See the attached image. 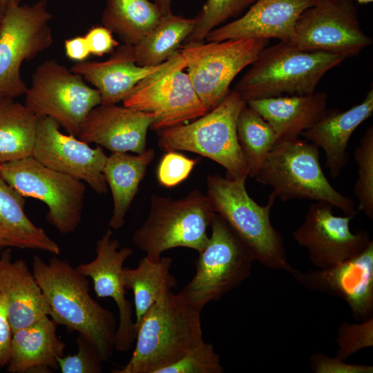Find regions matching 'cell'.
<instances>
[{
  "mask_svg": "<svg viewBox=\"0 0 373 373\" xmlns=\"http://www.w3.org/2000/svg\"><path fill=\"white\" fill-rule=\"evenodd\" d=\"M32 271L58 325L92 341L104 362L115 349L116 318L90 294L89 280L68 261L52 256L48 262L34 256Z\"/></svg>",
  "mask_w": 373,
  "mask_h": 373,
  "instance_id": "6da1fadb",
  "label": "cell"
},
{
  "mask_svg": "<svg viewBox=\"0 0 373 373\" xmlns=\"http://www.w3.org/2000/svg\"><path fill=\"white\" fill-rule=\"evenodd\" d=\"M202 310L180 293L162 296L135 327V345L128 363L113 373H157L204 341Z\"/></svg>",
  "mask_w": 373,
  "mask_h": 373,
  "instance_id": "7a4b0ae2",
  "label": "cell"
},
{
  "mask_svg": "<svg viewBox=\"0 0 373 373\" xmlns=\"http://www.w3.org/2000/svg\"><path fill=\"white\" fill-rule=\"evenodd\" d=\"M245 179L219 174L207 176V195L216 213L221 216L252 252L255 261L265 267L296 270L289 262L283 237L272 225L270 213L276 196L271 192L262 206L249 195Z\"/></svg>",
  "mask_w": 373,
  "mask_h": 373,
  "instance_id": "3957f363",
  "label": "cell"
},
{
  "mask_svg": "<svg viewBox=\"0 0 373 373\" xmlns=\"http://www.w3.org/2000/svg\"><path fill=\"white\" fill-rule=\"evenodd\" d=\"M272 189L283 202L310 200L326 202L344 215L358 213L354 201L329 183L319 160V148L298 137L278 140L267 155L255 178Z\"/></svg>",
  "mask_w": 373,
  "mask_h": 373,
  "instance_id": "277c9868",
  "label": "cell"
},
{
  "mask_svg": "<svg viewBox=\"0 0 373 373\" xmlns=\"http://www.w3.org/2000/svg\"><path fill=\"white\" fill-rule=\"evenodd\" d=\"M346 58L280 41L265 47L234 88L246 100L315 92L323 76Z\"/></svg>",
  "mask_w": 373,
  "mask_h": 373,
  "instance_id": "5b68a950",
  "label": "cell"
},
{
  "mask_svg": "<svg viewBox=\"0 0 373 373\" xmlns=\"http://www.w3.org/2000/svg\"><path fill=\"white\" fill-rule=\"evenodd\" d=\"M246 100L236 90L204 115L160 130L158 146L164 151H184L206 157L227 170V176L247 179L248 166L237 136V120Z\"/></svg>",
  "mask_w": 373,
  "mask_h": 373,
  "instance_id": "8992f818",
  "label": "cell"
},
{
  "mask_svg": "<svg viewBox=\"0 0 373 373\" xmlns=\"http://www.w3.org/2000/svg\"><path fill=\"white\" fill-rule=\"evenodd\" d=\"M215 213L207 195L198 190L176 200L153 194L148 217L133 236V244L155 261L177 247L199 253L209 240L207 228Z\"/></svg>",
  "mask_w": 373,
  "mask_h": 373,
  "instance_id": "52a82bcc",
  "label": "cell"
},
{
  "mask_svg": "<svg viewBox=\"0 0 373 373\" xmlns=\"http://www.w3.org/2000/svg\"><path fill=\"white\" fill-rule=\"evenodd\" d=\"M210 227L211 236L195 262V274L179 292L202 311L247 280L255 261L249 247L221 216L215 213Z\"/></svg>",
  "mask_w": 373,
  "mask_h": 373,
  "instance_id": "ba28073f",
  "label": "cell"
},
{
  "mask_svg": "<svg viewBox=\"0 0 373 373\" xmlns=\"http://www.w3.org/2000/svg\"><path fill=\"white\" fill-rule=\"evenodd\" d=\"M0 173L25 198L45 204L47 222L60 233L68 234L77 229L86 195L83 181L52 169L32 155L0 163Z\"/></svg>",
  "mask_w": 373,
  "mask_h": 373,
  "instance_id": "9c48e42d",
  "label": "cell"
},
{
  "mask_svg": "<svg viewBox=\"0 0 373 373\" xmlns=\"http://www.w3.org/2000/svg\"><path fill=\"white\" fill-rule=\"evenodd\" d=\"M51 19L47 0L6 8L0 28V99L25 95L21 66L52 45Z\"/></svg>",
  "mask_w": 373,
  "mask_h": 373,
  "instance_id": "30bf717a",
  "label": "cell"
},
{
  "mask_svg": "<svg viewBox=\"0 0 373 373\" xmlns=\"http://www.w3.org/2000/svg\"><path fill=\"white\" fill-rule=\"evenodd\" d=\"M178 50L160 70L141 80L123 100L124 106L154 117L151 129L160 130L193 121L207 112L184 70Z\"/></svg>",
  "mask_w": 373,
  "mask_h": 373,
  "instance_id": "8fae6325",
  "label": "cell"
},
{
  "mask_svg": "<svg viewBox=\"0 0 373 373\" xmlns=\"http://www.w3.org/2000/svg\"><path fill=\"white\" fill-rule=\"evenodd\" d=\"M268 43V39H239L191 42L180 46L185 69L208 111L224 99L234 78L255 61Z\"/></svg>",
  "mask_w": 373,
  "mask_h": 373,
  "instance_id": "7c38bea8",
  "label": "cell"
},
{
  "mask_svg": "<svg viewBox=\"0 0 373 373\" xmlns=\"http://www.w3.org/2000/svg\"><path fill=\"white\" fill-rule=\"evenodd\" d=\"M100 104L97 89L55 59L37 67L25 93L24 105L32 113L54 119L75 137L88 113Z\"/></svg>",
  "mask_w": 373,
  "mask_h": 373,
  "instance_id": "4fadbf2b",
  "label": "cell"
},
{
  "mask_svg": "<svg viewBox=\"0 0 373 373\" xmlns=\"http://www.w3.org/2000/svg\"><path fill=\"white\" fill-rule=\"evenodd\" d=\"M303 50L324 51L348 58L372 43L360 26L351 0H320L305 10L290 42Z\"/></svg>",
  "mask_w": 373,
  "mask_h": 373,
  "instance_id": "5bb4252c",
  "label": "cell"
},
{
  "mask_svg": "<svg viewBox=\"0 0 373 373\" xmlns=\"http://www.w3.org/2000/svg\"><path fill=\"white\" fill-rule=\"evenodd\" d=\"M32 156L44 165L86 182L104 194L108 186L104 169L108 158L102 147L89 144L60 131L59 124L48 116H37Z\"/></svg>",
  "mask_w": 373,
  "mask_h": 373,
  "instance_id": "9a60e30c",
  "label": "cell"
},
{
  "mask_svg": "<svg viewBox=\"0 0 373 373\" xmlns=\"http://www.w3.org/2000/svg\"><path fill=\"white\" fill-rule=\"evenodd\" d=\"M334 207L326 202H315L308 208L302 224L292 236L306 249L316 268H326L354 257L372 240L370 233L350 228L351 216H337Z\"/></svg>",
  "mask_w": 373,
  "mask_h": 373,
  "instance_id": "2e32d148",
  "label": "cell"
},
{
  "mask_svg": "<svg viewBox=\"0 0 373 373\" xmlns=\"http://www.w3.org/2000/svg\"><path fill=\"white\" fill-rule=\"evenodd\" d=\"M96 256L88 262L81 263L76 268L87 278H91L95 295L99 298H112L119 315L115 349L128 351L135 340L133 305L123 280L124 263L133 253L128 247H120L119 241L107 229L97 240Z\"/></svg>",
  "mask_w": 373,
  "mask_h": 373,
  "instance_id": "e0dca14e",
  "label": "cell"
},
{
  "mask_svg": "<svg viewBox=\"0 0 373 373\" xmlns=\"http://www.w3.org/2000/svg\"><path fill=\"white\" fill-rule=\"evenodd\" d=\"M305 287L338 297L349 306L353 317L366 321L373 313V241L354 257L326 268L291 275Z\"/></svg>",
  "mask_w": 373,
  "mask_h": 373,
  "instance_id": "ac0fdd59",
  "label": "cell"
},
{
  "mask_svg": "<svg viewBox=\"0 0 373 373\" xmlns=\"http://www.w3.org/2000/svg\"><path fill=\"white\" fill-rule=\"evenodd\" d=\"M153 122L150 113L125 106L100 104L88 113L77 137L112 153L141 154L146 150L147 132Z\"/></svg>",
  "mask_w": 373,
  "mask_h": 373,
  "instance_id": "d6986e66",
  "label": "cell"
},
{
  "mask_svg": "<svg viewBox=\"0 0 373 373\" xmlns=\"http://www.w3.org/2000/svg\"><path fill=\"white\" fill-rule=\"evenodd\" d=\"M320 0H256L240 18L211 30L206 41L271 38L290 42L300 14Z\"/></svg>",
  "mask_w": 373,
  "mask_h": 373,
  "instance_id": "ffe728a7",
  "label": "cell"
},
{
  "mask_svg": "<svg viewBox=\"0 0 373 373\" xmlns=\"http://www.w3.org/2000/svg\"><path fill=\"white\" fill-rule=\"evenodd\" d=\"M0 293L16 331L50 314V309L32 271L23 259L12 260V248L0 254Z\"/></svg>",
  "mask_w": 373,
  "mask_h": 373,
  "instance_id": "44dd1931",
  "label": "cell"
},
{
  "mask_svg": "<svg viewBox=\"0 0 373 373\" xmlns=\"http://www.w3.org/2000/svg\"><path fill=\"white\" fill-rule=\"evenodd\" d=\"M103 61H79L70 68L80 75L97 90L102 104H117L131 93L134 87L147 76L161 69L166 63L155 66L136 64L133 47L124 44Z\"/></svg>",
  "mask_w": 373,
  "mask_h": 373,
  "instance_id": "7402d4cb",
  "label": "cell"
},
{
  "mask_svg": "<svg viewBox=\"0 0 373 373\" xmlns=\"http://www.w3.org/2000/svg\"><path fill=\"white\" fill-rule=\"evenodd\" d=\"M373 113V89L365 99L350 109L340 112L327 110L323 117L309 128L301 133L305 140L321 148L330 176L336 178L347 166L350 139L364 121Z\"/></svg>",
  "mask_w": 373,
  "mask_h": 373,
  "instance_id": "603a6c76",
  "label": "cell"
},
{
  "mask_svg": "<svg viewBox=\"0 0 373 373\" xmlns=\"http://www.w3.org/2000/svg\"><path fill=\"white\" fill-rule=\"evenodd\" d=\"M57 324L45 316L13 332L10 373H50L57 370L58 359L65 355L66 345L57 334Z\"/></svg>",
  "mask_w": 373,
  "mask_h": 373,
  "instance_id": "cb8c5ba5",
  "label": "cell"
},
{
  "mask_svg": "<svg viewBox=\"0 0 373 373\" xmlns=\"http://www.w3.org/2000/svg\"><path fill=\"white\" fill-rule=\"evenodd\" d=\"M246 103L269 123L279 140L298 137L327 111V94L316 91L309 95L249 99Z\"/></svg>",
  "mask_w": 373,
  "mask_h": 373,
  "instance_id": "d4e9b609",
  "label": "cell"
},
{
  "mask_svg": "<svg viewBox=\"0 0 373 373\" xmlns=\"http://www.w3.org/2000/svg\"><path fill=\"white\" fill-rule=\"evenodd\" d=\"M26 198L0 173V244L4 247L60 254L59 245L25 212Z\"/></svg>",
  "mask_w": 373,
  "mask_h": 373,
  "instance_id": "484cf974",
  "label": "cell"
},
{
  "mask_svg": "<svg viewBox=\"0 0 373 373\" xmlns=\"http://www.w3.org/2000/svg\"><path fill=\"white\" fill-rule=\"evenodd\" d=\"M154 157L155 151L151 149L141 154L115 152L108 156L104 175L111 191L113 203L108 222L111 229H118L124 226L140 184Z\"/></svg>",
  "mask_w": 373,
  "mask_h": 373,
  "instance_id": "4316f807",
  "label": "cell"
},
{
  "mask_svg": "<svg viewBox=\"0 0 373 373\" xmlns=\"http://www.w3.org/2000/svg\"><path fill=\"white\" fill-rule=\"evenodd\" d=\"M172 265L170 257L155 261L144 256L136 268L124 267L125 287L133 293L135 327L162 296L177 286V280L171 273Z\"/></svg>",
  "mask_w": 373,
  "mask_h": 373,
  "instance_id": "83f0119b",
  "label": "cell"
},
{
  "mask_svg": "<svg viewBox=\"0 0 373 373\" xmlns=\"http://www.w3.org/2000/svg\"><path fill=\"white\" fill-rule=\"evenodd\" d=\"M163 17L150 0H107L102 23L116 34L124 44L135 46Z\"/></svg>",
  "mask_w": 373,
  "mask_h": 373,
  "instance_id": "f1b7e54d",
  "label": "cell"
},
{
  "mask_svg": "<svg viewBox=\"0 0 373 373\" xmlns=\"http://www.w3.org/2000/svg\"><path fill=\"white\" fill-rule=\"evenodd\" d=\"M195 25V18H185L173 13L164 16L138 44L132 46L136 64L155 66L168 61L178 52Z\"/></svg>",
  "mask_w": 373,
  "mask_h": 373,
  "instance_id": "f546056e",
  "label": "cell"
},
{
  "mask_svg": "<svg viewBox=\"0 0 373 373\" xmlns=\"http://www.w3.org/2000/svg\"><path fill=\"white\" fill-rule=\"evenodd\" d=\"M37 117L15 99H0V163L32 155Z\"/></svg>",
  "mask_w": 373,
  "mask_h": 373,
  "instance_id": "4dcf8cb0",
  "label": "cell"
},
{
  "mask_svg": "<svg viewBox=\"0 0 373 373\" xmlns=\"http://www.w3.org/2000/svg\"><path fill=\"white\" fill-rule=\"evenodd\" d=\"M236 129L238 143L248 166V177L254 178L279 139L269 123L247 104L238 115Z\"/></svg>",
  "mask_w": 373,
  "mask_h": 373,
  "instance_id": "1f68e13d",
  "label": "cell"
},
{
  "mask_svg": "<svg viewBox=\"0 0 373 373\" xmlns=\"http://www.w3.org/2000/svg\"><path fill=\"white\" fill-rule=\"evenodd\" d=\"M358 178L354 187L357 211L373 219V126H370L354 151Z\"/></svg>",
  "mask_w": 373,
  "mask_h": 373,
  "instance_id": "d6a6232c",
  "label": "cell"
},
{
  "mask_svg": "<svg viewBox=\"0 0 373 373\" xmlns=\"http://www.w3.org/2000/svg\"><path fill=\"white\" fill-rule=\"evenodd\" d=\"M256 0H207L195 18L193 30L184 44L204 41L207 35L230 18L240 15Z\"/></svg>",
  "mask_w": 373,
  "mask_h": 373,
  "instance_id": "836d02e7",
  "label": "cell"
},
{
  "mask_svg": "<svg viewBox=\"0 0 373 373\" xmlns=\"http://www.w3.org/2000/svg\"><path fill=\"white\" fill-rule=\"evenodd\" d=\"M224 368L213 344L204 341L175 363L157 373H222Z\"/></svg>",
  "mask_w": 373,
  "mask_h": 373,
  "instance_id": "e575fe53",
  "label": "cell"
},
{
  "mask_svg": "<svg viewBox=\"0 0 373 373\" xmlns=\"http://www.w3.org/2000/svg\"><path fill=\"white\" fill-rule=\"evenodd\" d=\"M76 342L77 352L73 355H64L58 359V367L61 373H101L103 359L95 345L82 334Z\"/></svg>",
  "mask_w": 373,
  "mask_h": 373,
  "instance_id": "d590c367",
  "label": "cell"
},
{
  "mask_svg": "<svg viewBox=\"0 0 373 373\" xmlns=\"http://www.w3.org/2000/svg\"><path fill=\"white\" fill-rule=\"evenodd\" d=\"M336 356L344 361L358 350L373 345V317L360 323H342L338 329Z\"/></svg>",
  "mask_w": 373,
  "mask_h": 373,
  "instance_id": "8d00e7d4",
  "label": "cell"
},
{
  "mask_svg": "<svg viewBox=\"0 0 373 373\" xmlns=\"http://www.w3.org/2000/svg\"><path fill=\"white\" fill-rule=\"evenodd\" d=\"M197 163V160L187 157L178 151H167L159 163L157 180L165 187L175 186L188 178Z\"/></svg>",
  "mask_w": 373,
  "mask_h": 373,
  "instance_id": "74e56055",
  "label": "cell"
},
{
  "mask_svg": "<svg viewBox=\"0 0 373 373\" xmlns=\"http://www.w3.org/2000/svg\"><path fill=\"white\" fill-rule=\"evenodd\" d=\"M310 365L315 373H372L369 365L349 364L337 356L329 357L322 353H314L310 357Z\"/></svg>",
  "mask_w": 373,
  "mask_h": 373,
  "instance_id": "f35d334b",
  "label": "cell"
},
{
  "mask_svg": "<svg viewBox=\"0 0 373 373\" xmlns=\"http://www.w3.org/2000/svg\"><path fill=\"white\" fill-rule=\"evenodd\" d=\"M90 55L102 57L119 46L113 32L106 27L93 26L84 35Z\"/></svg>",
  "mask_w": 373,
  "mask_h": 373,
  "instance_id": "ab89813d",
  "label": "cell"
},
{
  "mask_svg": "<svg viewBox=\"0 0 373 373\" xmlns=\"http://www.w3.org/2000/svg\"><path fill=\"white\" fill-rule=\"evenodd\" d=\"M12 334L6 300L0 293V367H6L9 361Z\"/></svg>",
  "mask_w": 373,
  "mask_h": 373,
  "instance_id": "60d3db41",
  "label": "cell"
},
{
  "mask_svg": "<svg viewBox=\"0 0 373 373\" xmlns=\"http://www.w3.org/2000/svg\"><path fill=\"white\" fill-rule=\"evenodd\" d=\"M64 48L66 56L77 62L85 61L90 55L84 36H77L66 39L64 42Z\"/></svg>",
  "mask_w": 373,
  "mask_h": 373,
  "instance_id": "b9f144b4",
  "label": "cell"
},
{
  "mask_svg": "<svg viewBox=\"0 0 373 373\" xmlns=\"http://www.w3.org/2000/svg\"><path fill=\"white\" fill-rule=\"evenodd\" d=\"M153 3L164 16L172 13L171 0H153Z\"/></svg>",
  "mask_w": 373,
  "mask_h": 373,
  "instance_id": "7bdbcfd3",
  "label": "cell"
},
{
  "mask_svg": "<svg viewBox=\"0 0 373 373\" xmlns=\"http://www.w3.org/2000/svg\"><path fill=\"white\" fill-rule=\"evenodd\" d=\"M21 0H0V7L6 8L12 3H20Z\"/></svg>",
  "mask_w": 373,
  "mask_h": 373,
  "instance_id": "ee69618b",
  "label": "cell"
},
{
  "mask_svg": "<svg viewBox=\"0 0 373 373\" xmlns=\"http://www.w3.org/2000/svg\"><path fill=\"white\" fill-rule=\"evenodd\" d=\"M6 8H3L2 7H0V28L1 25V21L4 15V12Z\"/></svg>",
  "mask_w": 373,
  "mask_h": 373,
  "instance_id": "f6af8a7d",
  "label": "cell"
},
{
  "mask_svg": "<svg viewBox=\"0 0 373 373\" xmlns=\"http://www.w3.org/2000/svg\"><path fill=\"white\" fill-rule=\"evenodd\" d=\"M356 1L360 3H368L372 2L373 0H356Z\"/></svg>",
  "mask_w": 373,
  "mask_h": 373,
  "instance_id": "bcb514c9",
  "label": "cell"
},
{
  "mask_svg": "<svg viewBox=\"0 0 373 373\" xmlns=\"http://www.w3.org/2000/svg\"><path fill=\"white\" fill-rule=\"evenodd\" d=\"M3 249H4V247L0 244V254H1V253L3 251Z\"/></svg>",
  "mask_w": 373,
  "mask_h": 373,
  "instance_id": "7dc6e473",
  "label": "cell"
}]
</instances>
